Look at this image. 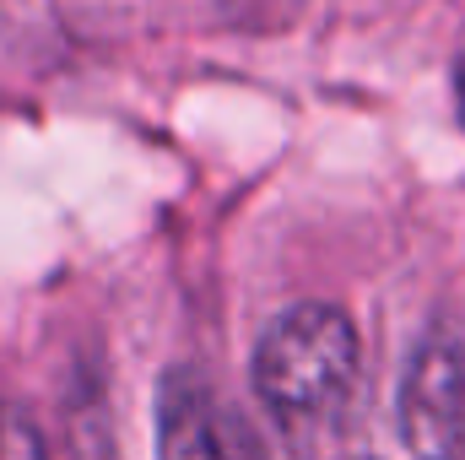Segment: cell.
Returning <instances> with one entry per match:
<instances>
[{
	"instance_id": "2",
	"label": "cell",
	"mask_w": 465,
	"mask_h": 460,
	"mask_svg": "<svg viewBox=\"0 0 465 460\" xmlns=\"http://www.w3.org/2000/svg\"><path fill=\"white\" fill-rule=\"evenodd\" d=\"M401 434L417 460H465V346L450 336L417 346L401 385Z\"/></svg>"
},
{
	"instance_id": "3",
	"label": "cell",
	"mask_w": 465,
	"mask_h": 460,
	"mask_svg": "<svg viewBox=\"0 0 465 460\" xmlns=\"http://www.w3.org/2000/svg\"><path fill=\"white\" fill-rule=\"evenodd\" d=\"M157 450L163 460H265L254 428L195 374H173L163 385Z\"/></svg>"
},
{
	"instance_id": "4",
	"label": "cell",
	"mask_w": 465,
	"mask_h": 460,
	"mask_svg": "<svg viewBox=\"0 0 465 460\" xmlns=\"http://www.w3.org/2000/svg\"><path fill=\"white\" fill-rule=\"evenodd\" d=\"M0 460H49L38 428L22 412H11V406H0Z\"/></svg>"
},
{
	"instance_id": "1",
	"label": "cell",
	"mask_w": 465,
	"mask_h": 460,
	"mask_svg": "<svg viewBox=\"0 0 465 460\" xmlns=\"http://www.w3.org/2000/svg\"><path fill=\"white\" fill-rule=\"evenodd\" d=\"M254 390L292 434H325L341 423L357 390V331L341 309L298 304L254 352Z\"/></svg>"
}]
</instances>
